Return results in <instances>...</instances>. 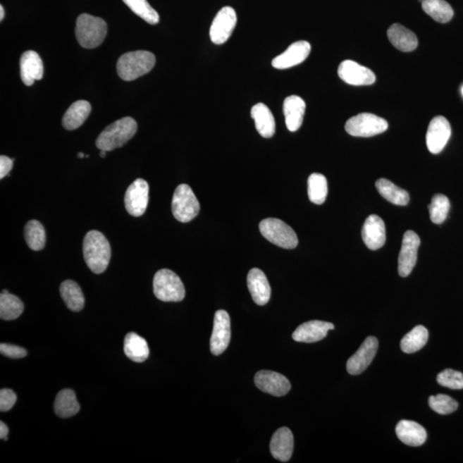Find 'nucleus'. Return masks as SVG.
<instances>
[{
  "mask_svg": "<svg viewBox=\"0 0 463 463\" xmlns=\"http://www.w3.org/2000/svg\"><path fill=\"white\" fill-rule=\"evenodd\" d=\"M251 116L254 120L256 129L261 136L271 138L276 132V121L270 109L264 103L252 106Z\"/></svg>",
  "mask_w": 463,
  "mask_h": 463,
  "instance_id": "a878e982",
  "label": "nucleus"
},
{
  "mask_svg": "<svg viewBox=\"0 0 463 463\" xmlns=\"http://www.w3.org/2000/svg\"><path fill=\"white\" fill-rule=\"evenodd\" d=\"M259 229L264 238L277 247L294 249L298 245V237L295 232L282 220L265 219L261 221Z\"/></svg>",
  "mask_w": 463,
  "mask_h": 463,
  "instance_id": "423d86ee",
  "label": "nucleus"
},
{
  "mask_svg": "<svg viewBox=\"0 0 463 463\" xmlns=\"http://www.w3.org/2000/svg\"><path fill=\"white\" fill-rule=\"evenodd\" d=\"M13 159H11L8 156H0V179H4V178L10 173L11 170L13 167Z\"/></svg>",
  "mask_w": 463,
  "mask_h": 463,
  "instance_id": "37998d69",
  "label": "nucleus"
},
{
  "mask_svg": "<svg viewBox=\"0 0 463 463\" xmlns=\"http://www.w3.org/2000/svg\"><path fill=\"white\" fill-rule=\"evenodd\" d=\"M237 25V15L235 9L230 6L221 8L214 18L209 37L214 44L221 45L230 38Z\"/></svg>",
  "mask_w": 463,
  "mask_h": 463,
  "instance_id": "1a4fd4ad",
  "label": "nucleus"
},
{
  "mask_svg": "<svg viewBox=\"0 0 463 463\" xmlns=\"http://www.w3.org/2000/svg\"><path fill=\"white\" fill-rule=\"evenodd\" d=\"M271 452L276 460L287 462L294 452V435L288 427L277 430L271 441Z\"/></svg>",
  "mask_w": 463,
  "mask_h": 463,
  "instance_id": "4be33fe9",
  "label": "nucleus"
},
{
  "mask_svg": "<svg viewBox=\"0 0 463 463\" xmlns=\"http://www.w3.org/2000/svg\"><path fill=\"white\" fill-rule=\"evenodd\" d=\"M61 295L67 307L73 311L84 309L85 299L81 288L73 280H67L61 285Z\"/></svg>",
  "mask_w": 463,
  "mask_h": 463,
  "instance_id": "7c9ffc66",
  "label": "nucleus"
},
{
  "mask_svg": "<svg viewBox=\"0 0 463 463\" xmlns=\"http://www.w3.org/2000/svg\"><path fill=\"white\" fill-rule=\"evenodd\" d=\"M25 306L17 296L9 294L0 295V318L3 320H14L22 315Z\"/></svg>",
  "mask_w": 463,
  "mask_h": 463,
  "instance_id": "72a5a7b5",
  "label": "nucleus"
},
{
  "mask_svg": "<svg viewBox=\"0 0 463 463\" xmlns=\"http://www.w3.org/2000/svg\"><path fill=\"white\" fill-rule=\"evenodd\" d=\"M439 385L452 390L463 389V374L460 371L446 369L437 377Z\"/></svg>",
  "mask_w": 463,
  "mask_h": 463,
  "instance_id": "ea45409f",
  "label": "nucleus"
},
{
  "mask_svg": "<svg viewBox=\"0 0 463 463\" xmlns=\"http://www.w3.org/2000/svg\"><path fill=\"white\" fill-rule=\"evenodd\" d=\"M0 352L3 355L11 359H22L27 355L25 348L7 343L0 344Z\"/></svg>",
  "mask_w": 463,
  "mask_h": 463,
  "instance_id": "79ce46f5",
  "label": "nucleus"
},
{
  "mask_svg": "<svg viewBox=\"0 0 463 463\" xmlns=\"http://www.w3.org/2000/svg\"><path fill=\"white\" fill-rule=\"evenodd\" d=\"M124 351L126 356L132 362L142 363L148 359L149 348L144 338L134 332L126 335Z\"/></svg>",
  "mask_w": 463,
  "mask_h": 463,
  "instance_id": "cd10ccee",
  "label": "nucleus"
},
{
  "mask_svg": "<svg viewBox=\"0 0 463 463\" xmlns=\"http://www.w3.org/2000/svg\"><path fill=\"white\" fill-rule=\"evenodd\" d=\"M134 13L149 25H156L160 21L159 14L150 6L147 0H123Z\"/></svg>",
  "mask_w": 463,
  "mask_h": 463,
  "instance_id": "e433bc0d",
  "label": "nucleus"
},
{
  "mask_svg": "<svg viewBox=\"0 0 463 463\" xmlns=\"http://www.w3.org/2000/svg\"><path fill=\"white\" fill-rule=\"evenodd\" d=\"M451 136V128L447 118L437 116L431 121L426 132V146L431 154H437L445 149Z\"/></svg>",
  "mask_w": 463,
  "mask_h": 463,
  "instance_id": "2eb2a0df",
  "label": "nucleus"
},
{
  "mask_svg": "<svg viewBox=\"0 0 463 463\" xmlns=\"http://www.w3.org/2000/svg\"><path fill=\"white\" fill-rule=\"evenodd\" d=\"M338 76L346 84L354 86L371 85L376 81L373 70L352 61H345L340 64Z\"/></svg>",
  "mask_w": 463,
  "mask_h": 463,
  "instance_id": "dca6fc26",
  "label": "nucleus"
},
{
  "mask_svg": "<svg viewBox=\"0 0 463 463\" xmlns=\"http://www.w3.org/2000/svg\"><path fill=\"white\" fill-rule=\"evenodd\" d=\"M154 294L164 302H180L185 299V290L179 276L168 268H163L154 275Z\"/></svg>",
  "mask_w": 463,
  "mask_h": 463,
  "instance_id": "39448f33",
  "label": "nucleus"
},
{
  "mask_svg": "<svg viewBox=\"0 0 463 463\" xmlns=\"http://www.w3.org/2000/svg\"><path fill=\"white\" fill-rule=\"evenodd\" d=\"M311 49V44L308 42L292 43L282 54L273 59L272 66L276 69L285 70L302 64L310 54Z\"/></svg>",
  "mask_w": 463,
  "mask_h": 463,
  "instance_id": "f3484780",
  "label": "nucleus"
},
{
  "mask_svg": "<svg viewBox=\"0 0 463 463\" xmlns=\"http://www.w3.org/2000/svg\"><path fill=\"white\" fill-rule=\"evenodd\" d=\"M156 65V56L149 51L138 50L123 54L117 63L118 77L124 81L136 80L148 74Z\"/></svg>",
  "mask_w": 463,
  "mask_h": 463,
  "instance_id": "7ed1b4c3",
  "label": "nucleus"
},
{
  "mask_svg": "<svg viewBox=\"0 0 463 463\" xmlns=\"http://www.w3.org/2000/svg\"><path fill=\"white\" fill-rule=\"evenodd\" d=\"M328 195V182L321 173H312L308 179L309 199L315 204H323Z\"/></svg>",
  "mask_w": 463,
  "mask_h": 463,
  "instance_id": "f704fd0d",
  "label": "nucleus"
},
{
  "mask_svg": "<svg viewBox=\"0 0 463 463\" xmlns=\"http://www.w3.org/2000/svg\"><path fill=\"white\" fill-rule=\"evenodd\" d=\"M395 433L403 444L412 447L421 446L426 440V431L418 423L403 419L395 427Z\"/></svg>",
  "mask_w": 463,
  "mask_h": 463,
  "instance_id": "b1692460",
  "label": "nucleus"
},
{
  "mask_svg": "<svg viewBox=\"0 0 463 463\" xmlns=\"http://www.w3.org/2000/svg\"><path fill=\"white\" fill-rule=\"evenodd\" d=\"M17 400V395L13 390L2 389L0 390V411L7 412L13 409Z\"/></svg>",
  "mask_w": 463,
  "mask_h": 463,
  "instance_id": "a19ab883",
  "label": "nucleus"
},
{
  "mask_svg": "<svg viewBox=\"0 0 463 463\" xmlns=\"http://www.w3.org/2000/svg\"><path fill=\"white\" fill-rule=\"evenodd\" d=\"M423 1H424V0H419V2L422 3Z\"/></svg>",
  "mask_w": 463,
  "mask_h": 463,
  "instance_id": "09e8293b",
  "label": "nucleus"
},
{
  "mask_svg": "<svg viewBox=\"0 0 463 463\" xmlns=\"http://www.w3.org/2000/svg\"><path fill=\"white\" fill-rule=\"evenodd\" d=\"M430 219L435 224H442L448 216L450 203L448 197L443 194H436L428 206Z\"/></svg>",
  "mask_w": 463,
  "mask_h": 463,
  "instance_id": "4c0bfd02",
  "label": "nucleus"
},
{
  "mask_svg": "<svg viewBox=\"0 0 463 463\" xmlns=\"http://www.w3.org/2000/svg\"><path fill=\"white\" fill-rule=\"evenodd\" d=\"M333 323L314 320L302 324L292 333L295 342L312 343L326 338L328 331L334 330Z\"/></svg>",
  "mask_w": 463,
  "mask_h": 463,
  "instance_id": "6ab92c4d",
  "label": "nucleus"
},
{
  "mask_svg": "<svg viewBox=\"0 0 463 463\" xmlns=\"http://www.w3.org/2000/svg\"><path fill=\"white\" fill-rule=\"evenodd\" d=\"M247 286L257 304L264 306L271 299V288L266 276L262 271L254 268L249 271Z\"/></svg>",
  "mask_w": 463,
  "mask_h": 463,
  "instance_id": "412c9836",
  "label": "nucleus"
},
{
  "mask_svg": "<svg viewBox=\"0 0 463 463\" xmlns=\"http://www.w3.org/2000/svg\"><path fill=\"white\" fill-rule=\"evenodd\" d=\"M306 108V102L298 96H291L285 99L283 113L285 123L290 132H297L302 128Z\"/></svg>",
  "mask_w": 463,
  "mask_h": 463,
  "instance_id": "5701e85b",
  "label": "nucleus"
},
{
  "mask_svg": "<svg viewBox=\"0 0 463 463\" xmlns=\"http://www.w3.org/2000/svg\"><path fill=\"white\" fill-rule=\"evenodd\" d=\"M388 126L385 118L373 113H362L350 118L346 123L345 130L353 137H370L385 132Z\"/></svg>",
  "mask_w": 463,
  "mask_h": 463,
  "instance_id": "6e6552de",
  "label": "nucleus"
},
{
  "mask_svg": "<svg viewBox=\"0 0 463 463\" xmlns=\"http://www.w3.org/2000/svg\"><path fill=\"white\" fill-rule=\"evenodd\" d=\"M25 240L31 250L41 251L45 247L46 232L43 225L37 220H31L25 226Z\"/></svg>",
  "mask_w": 463,
  "mask_h": 463,
  "instance_id": "c9c22d12",
  "label": "nucleus"
},
{
  "mask_svg": "<svg viewBox=\"0 0 463 463\" xmlns=\"http://www.w3.org/2000/svg\"><path fill=\"white\" fill-rule=\"evenodd\" d=\"M388 38L395 49L402 51H412L418 47L416 35L406 27L394 23L387 31Z\"/></svg>",
  "mask_w": 463,
  "mask_h": 463,
  "instance_id": "393cba45",
  "label": "nucleus"
},
{
  "mask_svg": "<svg viewBox=\"0 0 463 463\" xmlns=\"http://www.w3.org/2000/svg\"><path fill=\"white\" fill-rule=\"evenodd\" d=\"M44 66L41 57L35 51H27L20 58V75L23 84L32 86L35 81L41 80Z\"/></svg>",
  "mask_w": 463,
  "mask_h": 463,
  "instance_id": "aec40b11",
  "label": "nucleus"
},
{
  "mask_svg": "<svg viewBox=\"0 0 463 463\" xmlns=\"http://www.w3.org/2000/svg\"><path fill=\"white\" fill-rule=\"evenodd\" d=\"M80 410V405L73 390L65 389L59 391L54 402L55 414L66 419L74 416Z\"/></svg>",
  "mask_w": 463,
  "mask_h": 463,
  "instance_id": "c85d7f7f",
  "label": "nucleus"
},
{
  "mask_svg": "<svg viewBox=\"0 0 463 463\" xmlns=\"http://www.w3.org/2000/svg\"><path fill=\"white\" fill-rule=\"evenodd\" d=\"M9 433V429L3 421L0 422V438L7 441V435Z\"/></svg>",
  "mask_w": 463,
  "mask_h": 463,
  "instance_id": "c03bdc74",
  "label": "nucleus"
},
{
  "mask_svg": "<svg viewBox=\"0 0 463 463\" xmlns=\"http://www.w3.org/2000/svg\"><path fill=\"white\" fill-rule=\"evenodd\" d=\"M108 25L100 18L82 14L77 20L76 37L79 44L87 49H96L104 41Z\"/></svg>",
  "mask_w": 463,
  "mask_h": 463,
  "instance_id": "20e7f679",
  "label": "nucleus"
},
{
  "mask_svg": "<svg viewBox=\"0 0 463 463\" xmlns=\"http://www.w3.org/2000/svg\"><path fill=\"white\" fill-rule=\"evenodd\" d=\"M419 245L421 239L416 233L409 230L403 235L401 252L398 257V272L402 277L409 276L413 271L417 262Z\"/></svg>",
  "mask_w": 463,
  "mask_h": 463,
  "instance_id": "9b49d317",
  "label": "nucleus"
},
{
  "mask_svg": "<svg viewBox=\"0 0 463 463\" xmlns=\"http://www.w3.org/2000/svg\"><path fill=\"white\" fill-rule=\"evenodd\" d=\"M422 9L435 21L441 23L450 22L454 16L452 7L445 0H424Z\"/></svg>",
  "mask_w": 463,
  "mask_h": 463,
  "instance_id": "2f4dec72",
  "label": "nucleus"
},
{
  "mask_svg": "<svg viewBox=\"0 0 463 463\" xmlns=\"http://www.w3.org/2000/svg\"><path fill=\"white\" fill-rule=\"evenodd\" d=\"M376 188L378 189L380 195L391 204L405 206L409 203V194L390 180L379 179L376 182Z\"/></svg>",
  "mask_w": 463,
  "mask_h": 463,
  "instance_id": "c756f323",
  "label": "nucleus"
},
{
  "mask_svg": "<svg viewBox=\"0 0 463 463\" xmlns=\"http://www.w3.org/2000/svg\"><path fill=\"white\" fill-rule=\"evenodd\" d=\"M106 152H105V150H101L100 156H101V158H105V157H106Z\"/></svg>",
  "mask_w": 463,
  "mask_h": 463,
  "instance_id": "49530a36",
  "label": "nucleus"
},
{
  "mask_svg": "<svg viewBox=\"0 0 463 463\" xmlns=\"http://www.w3.org/2000/svg\"><path fill=\"white\" fill-rule=\"evenodd\" d=\"M91 113L90 103L86 101H78L71 104L63 117V126L66 130H76L84 124Z\"/></svg>",
  "mask_w": 463,
  "mask_h": 463,
  "instance_id": "bb28decb",
  "label": "nucleus"
},
{
  "mask_svg": "<svg viewBox=\"0 0 463 463\" xmlns=\"http://www.w3.org/2000/svg\"><path fill=\"white\" fill-rule=\"evenodd\" d=\"M231 340V322L227 311H217L214 319L211 338V351L214 355H220L227 350Z\"/></svg>",
  "mask_w": 463,
  "mask_h": 463,
  "instance_id": "f8f14e48",
  "label": "nucleus"
},
{
  "mask_svg": "<svg viewBox=\"0 0 463 463\" xmlns=\"http://www.w3.org/2000/svg\"><path fill=\"white\" fill-rule=\"evenodd\" d=\"M428 331L424 326H418L405 335L401 341V348L406 354H413L421 350L428 341Z\"/></svg>",
  "mask_w": 463,
  "mask_h": 463,
  "instance_id": "473e14b6",
  "label": "nucleus"
},
{
  "mask_svg": "<svg viewBox=\"0 0 463 463\" xmlns=\"http://www.w3.org/2000/svg\"><path fill=\"white\" fill-rule=\"evenodd\" d=\"M149 187L147 181L137 179L128 189L125 196L126 211L130 216L140 217L146 211L149 204Z\"/></svg>",
  "mask_w": 463,
  "mask_h": 463,
  "instance_id": "9d476101",
  "label": "nucleus"
},
{
  "mask_svg": "<svg viewBox=\"0 0 463 463\" xmlns=\"http://www.w3.org/2000/svg\"><path fill=\"white\" fill-rule=\"evenodd\" d=\"M111 254V247L102 233L92 230L85 235L84 240V257L89 270L94 274H101L108 268Z\"/></svg>",
  "mask_w": 463,
  "mask_h": 463,
  "instance_id": "f257e3e1",
  "label": "nucleus"
},
{
  "mask_svg": "<svg viewBox=\"0 0 463 463\" xmlns=\"http://www.w3.org/2000/svg\"><path fill=\"white\" fill-rule=\"evenodd\" d=\"M137 130V124L134 118H121L103 130L96 142L97 147L106 152L121 148L135 136Z\"/></svg>",
  "mask_w": 463,
  "mask_h": 463,
  "instance_id": "f03ea898",
  "label": "nucleus"
},
{
  "mask_svg": "<svg viewBox=\"0 0 463 463\" xmlns=\"http://www.w3.org/2000/svg\"><path fill=\"white\" fill-rule=\"evenodd\" d=\"M364 243L371 251L378 250L386 241L385 225L377 215L368 216L362 228Z\"/></svg>",
  "mask_w": 463,
  "mask_h": 463,
  "instance_id": "a211bd4d",
  "label": "nucleus"
},
{
  "mask_svg": "<svg viewBox=\"0 0 463 463\" xmlns=\"http://www.w3.org/2000/svg\"><path fill=\"white\" fill-rule=\"evenodd\" d=\"M378 347V339L374 336H368L358 351L347 360V373L351 375H359L366 371L377 354Z\"/></svg>",
  "mask_w": 463,
  "mask_h": 463,
  "instance_id": "ddd939ff",
  "label": "nucleus"
},
{
  "mask_svg": "<svg viewBox=\"0 0 463 463\" xmlns=\"http://www.w3.org/2000/svg\"><path fill=\"white\" fill-rule=\"evenodd\" d=\"M255 385L263 393L283 397L290 393L291 383L285 376L272 371H259L254 378Z\"/></svg>",
  "mask_w": 463,
  "mask_h": 463,
  "instance_id": "4468645a",
  "label": "nucleus"
},
{
  "mask_svg": "<svg viewBox=\"0 0 463 463\" xmlns=\"http://www.w3.org/2000/svg\"><path fill=\"white\" fill-rule=\"evenodd\" d=\"M431 409L439 414H450L458 409V402L449 395L439 394L431 395L429 398Z\"/></svg>",
  "mask_w": 463,
  "mask_h": 463,
  "instance_id": "58836bf2",
  "label": "nucleus"
},
{
  "mask_svg": "<svg viewBox=\"0 0 463 463\" xmlns=\"http://www.w3.org/2000/svg\"><path fill=\"white\" fill-rule=\"evenodd\" d=\"M4 18H5V10L2 6H0V21H3Z\"/></svg>",
  "mask_w": 463,
  "mask_h": 463,
  "instance_id": "a18cd8bd",
  "label": "nucleus"
},
{
  "mask_svg": "<svg viewBox=\"0 0 463 463\" xmlns=\"http://www.w3.org/2000/svg\"><path fill=\"white\" fill-rule=\"evenodd\" d=\"M462 94H463V87H462Z\"/></svg>",
  "mask_w": 463,
  "mask_h": 463,
  "instance_id": "8fccbe9b",
  "label": "nucleus"
},
{
  "mask_svg": "<svg viewBox=\"0 0 463 463\" xmlns=\"http://www.w3.org/2000/svg\"><path fill=\"white\" fill-rule=\"evenodd\" d=\"M85 156H85V154L84 153H78V158H80V159H82V158H85Z\"/></svg>",
  "mask_w": 463,
  "mask_h": 463,
  "instance_id": "de8ad7c7",
  "label": "nucleus"
},
{
  "mask_svg": "<svg viewBox=\"0 0 463 463\" xmlns=\"http://www.w3.org/2000/svg\"><path fill=\"white\" fill-rule=\"evenodd\" d=\"M200 204L195 194L188 185L181 184L174 192L172 212L176 220L187 223L199 215Z\"/></svg>",
  "mask_w": 463,
  "mask_h": 463,
  "instance_id": "0eeeda50",
  "label": "nucleus"
}]
</instances>
